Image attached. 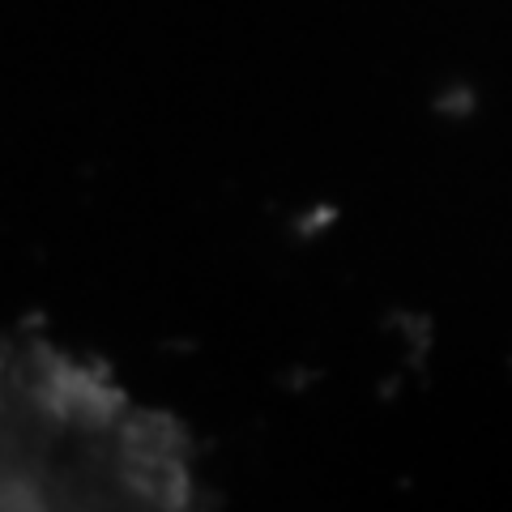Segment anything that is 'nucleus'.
I'll return each mask as SVG.
<instances>
[{
  "label": "nucleus",
  "instance_id": "obj_1",
  "mask_svg": "<svg viewBox=\"0 0 512 512\" xmlns=\"http://www.w3.org/2000/svg\"><path fill=\"white\" fill-rule=\"evenodd\" d=\"M0 512H210L188 444L99 367L0 346Z\"/></svg>",
  "mask_w": 512,
  "mask_h": 512
}]
</instances>
